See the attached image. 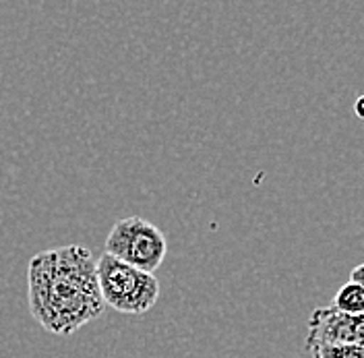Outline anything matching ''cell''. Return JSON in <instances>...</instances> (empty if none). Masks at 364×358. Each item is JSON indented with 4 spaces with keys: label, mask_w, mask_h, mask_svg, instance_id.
Segmentation results:
<instances>
[{
    "label": "cell",
    "mask_w": 364,
    "mask_h": 358,
    "mask_svg": "<svg viewBox=\"0 0 364 358\" xmlns=\"http://www.w3.org/2000/svg\"><path fill=\"white\" fill-rule=\"evenodd\" d=\"M356 114H358L360 118H364V95H360L358 102H356Z\"/></svg>",
    "instance_id": "cell-8"
},
{
    "label": "cell",
    "mask_w": 364,
    "mask_h": 358,
    "mask_svg": "<svg viewBox=\"0 0 364 358\" xmlns=\"http://www.w3.org/2000/svg\"><path fill=\"white\" fill-rule=\"evenodd\" d=\"M360 344L364 346V315L340 313L333 307H318L309 319L306 348Z\"/></svg>",
    "instance_id": "cell-4"
},
{
    "label": "cell",
    "mask_w": 364,
    "mask_h": 358,
    "mask_svg": "<svg viewBox=\"0 0 364 358\" xmlns=\"http://www.w3.org/2000/svg\"><path fill=\"white\" fill-rule=\"evenodd\" d=\"M97 284L106 307L122 315L147 313L159 298V282L154 273L127 265L104 253L97 261Z\"/></svg>",
    "instance_id": "cell-2"
},
{
    "label": "cell",
    "mask_w": 364,
    "mask_h": 358,
    "mask_svg": "<svg viewBox=\"0 0 364 358\" xmlns=\"http://www.w3.org/2000/svg\"><path fill=\"white\" fill-rule=\"evenodd\" d=\"M104 248L114 259L154 273L166 257L168 243L158 226L139 216H129L112 226Z\"/></svg>",
    "instance_id": "cell-3"
},
{
    "label": "cell",
    "mask_w": 364,
    "mask_h": 358,
    "mask_svg": "<svg viewBox=\"0 0 364 358\" xmlns=\"http://www.w3.org/2000/svg\"><path fill=\"white\" fill-rule=\"evenodd\" d=\"M331 307L346 315H364V288L354 282H346Z\"/></svg>",
    "instance_id": "cell-5"
},
{
    "label": "cell",
    "mask_w": 364,
    "mask_h": 358,
    "mask_svg": "<svg viewBox=\"0 0 364 358\" xmlns=\"http://www.w3.org/2000/svg\"><path fill=\"white\" fill-rule=\"evenodd\" d=\"M350 282H354V284H358V286H363L364 288V263H360V265H356V268L352 269Z\"/></svg>",
    "instance_id": "cell-7"
},
{
    "label": "cell",
    "mask_w": 364,
    "mask_h": 358,
    "mask_svg": "<svg viewBox=\"0 0 364 358\" xmlns=\"http://www.w3.org/2000/svg\"><path fill=\"white\" fill-rule=\"evenodd\" d=\"M27 298L33 319L46 332L70 336L104 313L97 269L90 248H48L27 265Z\"/></svg>",
    "instance_id": "cell-1"
},
{
    "label": "cell",
    "mask_w": 364,
    "mask_h": 358,
    "mask_svg": "<svg viewBox=\"0 0 364 358\" xmlns=\"http://www.w3.org/2000/svg\"><path fill=\"white\" fill-rule=\"evenodd\" d=\"M309 350H311L313 358H364V346H360V344L315 346Z\"/></svg>",
    "instance_id": "cell-6"
}]
</instances>
